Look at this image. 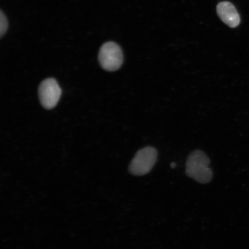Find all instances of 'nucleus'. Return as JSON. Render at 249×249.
<instances>
[{
	"instance_id": "obj_1",
	"label": "nucleus",
	"mask_w": 249,
	"mask_h": 249,
	"mask_svg": "<svg viewBox=\"0 0 249 249\" xmlns=\"http://www.w3.org/2000/svg\"><path fill=\"white\" fill-rule=\"evenodd\" d=\"M210 164V159L204 152L195 151L189 155L186 160V175L199 183H209L213 177Z\"/></svg>"
},
{
	"instance_id": "obj_2",
	"label": "nucleus",
	"mask_w": 249,
	"mask_h": 249,
	"mask_svg": "<svg viewBox=\"0 0 249 249\" xmlns=\"http://www.w3.org/2000/svg\"><path fill=\"white\" fill-rule=\"evenodd\" d=\"M157 149L147 147L140 149L129 164V171L134 176H142L147 174L157 162Z\"/></svg>"
},
{
	"instance_id": "obj_3",
	"label": "nucleus",
	"mask_w": 249,
	"mask_h": 249,
	"mask_svg": "<svg viewBox=\"0 0 249 249\" xmlns=\"http://www.w3.org/2000/svg\"><path fill=\"white\" fill-rule=\"evenodd\" d=\"M98 60L103 69L108 71H117L124 61L122 49L116 43L106 42L99 50Z\"/></svg>"
},
{
	"instance_id": "obj_4",
	"label": "nucleus",
	"mask_w": 249,
	"mask_h": 249,
	"mask_svg": "<svg viewBox=\"0 0 249 249\" xmlns=\"http://www.w3.org/2000/svg\"><path fill=\"white\" fill-rule=\"evenodd\" d=\"M38 94L42 107L51 110L57 105L60 100L61 89L57 81L53 78H49L40 83Z\"/></svg>"
},
{
	"instance_id": "obj_5",
	"label": "nucleus",
	"mask_w": 249,
	"mask_h": 249,
	"mask_svg": "<svg viewBox=\"0 0 249 249\" xmlns=\"http://www.w3.org/2000/svg\"><path fill=\"white\" fill-rule=\"evenodd\" d=\"M217 14L221 20L231 28H235L241 22L240 16L232 3L223 1L216 7Z\"/></svg>"
},
{
	"instance_id": "obj_6",
	"label": "nucleus",
	"mask_w": 249,
	"mask_h": 249,
	"mask_svg": "<svg viewBox=\"0 0 249 249\" xmlns=\"http://www.w3.org/2000/svg\"><path fill=\"white\" fill-rule=\"evenodd\" d=\"M8 28V22L7 17L3 12H0V36L1 38L7 32Z\"/></svg>"
},
{
	"instance_id": "obj_7",
	"label": "nucleus",
	"mask_w": 249,
	"mask_h": 249,
	"mask_svg": "<svg viewBox=\"0 0 249 249\" xmlns=\"http://www.w3.org/2000/svg\"><path fill=\"white\" fill-rule=\"evenodd\" d=\"M176 167V164L175 163H172L171 164V167L173 168V169H174V168H175Z\"/></svg>"
}]
</instances>
